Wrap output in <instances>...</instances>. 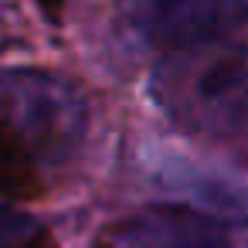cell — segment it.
<instances>
[{"instance_id": "cell-1", "label": "cell", "mask_w": 248, "mask_h": 248, "mask_svg": "<svg viewBox=\"0 0 248 248\" xmlns=\"http://www.w3.org/2000/svg\"><path fill=\"white\" fill-rule=\"evenodd\" d=\"M170 109L197 133L248 140V48H224L170 89Z\"/></svg>"}, {"instance_id": "cell-2", "label": "cell", "mask_w": 248, "mask_h": 248, "mask_svg": "<svg viewBox=\"0 0 248 248\" xmlns=\"http://www.w3.org/2000/svg\"><path fill=\"white\" fill-rule=\"evenodd\" d=\"M248 21V0H140L146 38L170 51L217 41Z\"/></svg>"}, {"instance_id": "cell-3", "label": "cell", "mask_w": 248, "mask_h": 248, "mask_svg": "<svg viewBox=\"0 0 248 248\" xmlns=\"http://www.w3.org/2000/svg\"><path fill=\"white\" fill-rule=\"evenodd\" d=\"M109 234L119 248H228L221 221L177 204L146 207L119 221Z\"/></svg>"}, {"instance_id": "cell-4", "label": "cell", "mask_w": 248, "mask_h": 248, "mask_svg": "<svg viewBox=\"0 0 248 248\" xmlns=\"http://www.w3.org/2000/svg\"><path fill=\"white\" fill-rule=\"evenodd\" d=\"M17 126L34 146L58 153V146H68L78 140L82 109L75 95L65 92L58 82L28 75L17 82Z\"/></svg>"}]
</instances>
